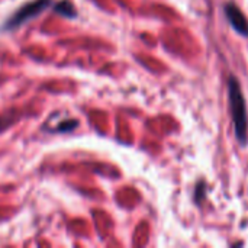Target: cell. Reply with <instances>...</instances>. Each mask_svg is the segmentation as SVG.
<instances>
[{
	"label": "cell",
	"instance_id": "7a4b0ae2",
	"mask_svg": "<svg viewBox=\"0 0 248 248\" xmlns=\"http://www.w3.org/2000/svg\"><path fill=\"white\" fill-rule=\"evenodd\" d=\"M51 3V0H33L31 3L23 4L6 23L7 29H15L17 26H20L22 23L28 22L29 19H32L33 16L39 15L45 7H48Z\"/></svg>",
	"mask_w": 248,
	"mask_h": 248
},
{
	"label": "cell",
	"instance_id": "3957f363",
	"mask_svg": "<svg viewBox=\"0 0 248 248\" xmlns=\"http://www.w3.org/2000/svg\"><path fill=\"white\" fill-rule=\"evenodd\" d=\"M224 12H225V16H227L228 22L231 23V26L240 35L248 38V19L246 17V15L243 13V10L240 7H237L234 3H225Z\"/></svg>",
	"mask_w": 248,
	"mask_h": 248
},
{
	"label": "cell",
	"instance_id": "6da1fadb",
	"mask_svg": "<svg viewBox=\"0 0 248 248\" xmlns=\"http://www.w3.org/2000/svg\"><path fill=\"white\" fill-rule=\"evenodd\" d=\"M228 103L234 122L237 141L244 147L248 141V115L246 99L240 86V81L234 77H228Z\"/></svg>",
	"mask_w": 248,
	"mask_h": 248
},
{
	"label": "cell",
	"instance_id": "8992f818",
	"mask_svg": "<svg viewBox=\"0 0 248 248\" xmlns=\"http://www.w3.org/2000/svg\"><path fill=\"white\" fill-rule=\"evenodd\" d=\"M7 125H9V121L4 119V118H0V131H3L4 128H7Z\"/></svg>",
	"mask_w": 248,
	"mask_h": 248
},
{
	"label": "cell",
	"instance_id": "277c9868",
	"mask_svg": "<svg viewBox=\"0 0 248 248\" xmlns=\"http://www.w3.org/2000/svg\"><path fill=\"white\" fill-rule=\"evenodd\" d=\"M55 10L58 13H61L62 16H68V17H74L76 16V9L71 3L68 1H60L57 6H55Z\"/></svg>",
	"mask_w": 248,
	"mask_h": 248
},
{
	"label": "cell",
	"instance_id": "5b68a950",
	"mask_svg": "<svg viewBox=\"0 0 248 248\" xmlns=\"http://www.w3.org/2000/svg\"><path fill=\"white\" fill-rule=\"evenodd\" d=\"M77 126H78V124L76 121H67V122L61 124L60 126H57V131H60V132H70V131H73Z\"/></svg>",
	"mask_w": 248,
	"mask_h": 248
}]
</instances>
